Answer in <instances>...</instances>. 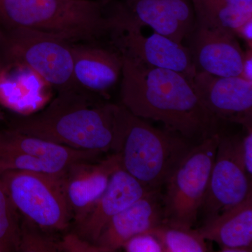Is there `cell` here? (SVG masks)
<instances>
[{
    "label": "cell",
    "mask_w": 252,
    "mask_h": 252,
    "mask_svg": "<svg viewBox=\"0 0 252 252\" xmlns=\"http://www.w3.org/2000/svg\"><path fill=\"white\" fill-rule=\"evenodd\" d=\"M194 144L168 130L156 128L118 104L112 150L121 168L149 191L161 190L168 176Z\"/></svg>",
    "instance_id": "obj_3"
},
{
    "label": "cell",
    "mask_w": 252,
    "mask_h": 252,
    "mask_svg": "<svg viewBox=\"0 0 252 252\" xmlns=\"http://www.w3.org/2000/svg\"><path fill=\"white\" fill-rule=\"evenodd\" d=\"M233 31L195 22L187 36L196 72L219 77L241 75L245 51Z\"/></svg>",
    "instance_id": "obj_12"
},
{
    "label": "cell",
    "mask_w": 252,
    "mask_h": 252,
    "mask_svg": "<svg viewBox=\"0 0 252 252\" xmlns=\"http://www.w3.org/2000/svg\"><path fill=\"white\" fill-rule=\"evenodd\" d=\"M220 136L217 132L194 144L167 177L162 194L165 224L190 229L197 223Z\"/></svg>",
    "instance_id": "obj_5"
},
{
    "label": "cell",
    "mask_w": 252,
    "mask_h": 252,
    "mask_svg": "<svg viewBox=\"0 0 252 252\" xmlns=\"http://www.w3.org/2000/svg\"><path fill=\"white\" fill-rule=\"evenodd\" d=\"M48 87L31 69L11 63L0 73V102L17 111L35 109L45 99Z\"/></svg>",
    "instance_id": "obj_19"
},
{
    "label": "cell",
    "mask_w": 252,
    "mask_h": 252,
    "mask_svg": "<svg viewBox=\"0 0 252 252\" xmlns=\"http://www.w3.org/2000/svg\"><path fill=\"white\" fill-rule=\"evenodd\" d=\"M149 192L133 177L118 167L111 176L105 191L85 218L76 224V234L95 245L101 232L112 217Z\"/></svg>",
    "instance_id": "obj_13"
},
{
    "label": "cell",
    "mask_w": 252,
    "mask_h": 252,
    "mask_svg": "<svg viewBox=\"0 0 252 252\" xmlns=\"http://www.w3.org/2000/svg\"><path fill=\"white\" fill-rule=\"evenodd\" d=\"M235 35L246 41L248 48L252 49V19L249 20L235 30Z\"/></svg>",
    "instance_id": "obj_28"
},
{
    "label": "cell",
    "mask_w": 252,
    "mask_h": 252,
    "mask_svg": "<svg viewBox=\"0 0 252 252\" xmlns=\"http://www.w3.org/2000/svg\"><path fill=\"white\" fill-rule=\"evenodd\" d=\"M122 248L127 252H163L160 241L148 232L134 235L124 243Z\"/></svg>",
    "instance_id": "obj_24"
},
{
    "label": "cell",
    "mask_w": 252,
    "mask_h": 252,
    "mask_svg": "<svg viewBox=\"0 0 252 252\" xmlns=\"http://www.w3.org/2000/svg\"><path fill=\"white\" fill-rule=\"evenodd\" d=\"M119 167V157L114 153L101 161L79 162L68 169L64 175V188L76 224L90 212Z\"/></svg>",
    "instance_id": "obj_14"
},
{
    "label": "cell",
    "mask_w": 252,
    "mask_h": 252,
    "mask_svg": "<svg viewBox=\"0 0 252 252\" xmlns=\"http://www.w3.org/2000/svg\"><path fill=\"white\" fill-rule=\"evenodd\" d=\"M118 104L99 103L74 89L59 92L40 112L15 119L11 128L54 143L100 154L112 150Z\"/></svg>",
    "instance_id": "obj_2"
},
{
    "label": "cell",
    "mask_w": 252,
    "mask_h": 252,
    "mask_svg": "<svg viewBox=\"0 0 252 252\" xmlns=\"http://www.w3.org/2000/svg\"><path fill=\"white\" fill-rule=\"evenodd\" d=\"M19 252H61L59 242L43 235L37 229V225L24 218L21 222V243Z\"/></svg>",
    "instance_id": "obj_23"
},
{
    "label": "cell",
    "mask_w": 252,
    "mask_h": 252,
    "mask_svg": "<svg viewBox=\"0 0 252 252\" xmlns=\"http://www.w3.org/2000/svg\"></svg>",
    "instance_id": "obj_30"
},
{
    "label": "cell",
    "mask_w": 252,
    "mask_h": 252,
    "mask_svg": "<svg viewBox=\"0 0 252 252\" xmlns=\"http://www.w3.org/2000/svg\"><path fill=\"white\" fill-rule=\"evenodd\" d=\"M109 36L114 49L124 57L180 73L190 80L195 74L191 54L188 46L159 33L146 36L144 27L119 3L109 13Z\"/></svg>",
    "instance_id": "obj_8"
},
{
    "label": "cell",
    "mask_w": 252,
    "mask_h": 252,
    "mask_svg": "<svg viewBox=\"0 0 252 252\" xmlns=\"http://www.w3.org/2000/svg\"><path fill=\"white\" fill-rule=\"evenodd\" d=\"M122 4L142 26L181 44L195 26L191 0H124Z\"/></svg>",
    "instance_id": "obj_17"
},
{
    "label": "cell",
    "mask_w": 252,
    "mask_h": 252,
    "mask_svg": "<svg viewBox=\"0 0 252 252\" xmlns=\"http://www.w3.org/2000/svg\"><path fill=\"white\" fill-rule=\"evenodd\" d=\"M61 252H104V250L94 244L79 238L76 233L69 234L59 242Z\"/></svg>",
    "instance_id": "obj_25"
},
{
    "label": "cell",
    "mask_w": 252,
    "mask_h": 252,
    "mask_svg": "<svg viewBox=\"0 0 252 252\" xmlns=\"http://www.w3.org/2000/svg\"><path fill=\"white\" fill-rule=\"evenodd\" d=\"M225 1L233 9L252 17V0H225Z\"/></svg>",
    "instance_id": "obj_27"
},
{
    "label": "cell",
    "mask_w": 252,
    "mask_h": 252,
    "mask_svg": "<svg viewBox=\"0 0 252 252\" xmlns=\"http://www.w3.org/2000/svg\"><path fill=\"white\" fill-rule=\"evenodd\" d=\"M122 56V104L136 117L163 124L195 144L218 132L219 120L180 73Z\"/></svg>",
    "instance_id": "obj_1"
},
{
    "label": "cell",
    "mask_w": 252,
    "mask_h": 252,
    "mask_svg": "<svg viewBox=\"0 0 252 252\" xmlns=\"http://www.w3.org/2000/svg\"><path fill=\"white\" fill-rule=\"evenodd\" d=\"M64 175L12 170L1 174L0 178L24 218L40 228L63 230L73 220Z\"/></svg>",
    "instance_id": "obj_6"
},
{
    "label": "cell",
    "mask_w": 252,
    "mask_h": 252,
    "mask_svg": "<svg viewBox=\"0 0 252 252\" xmlns=\"http://www.w3.org/2000/svg\"><path fill=\"white\" fill-rule=\"evenodd\" d=\"M101 154L54 143L11 128L0 130V175L12 170L64 175L74 164Z\"/></svg>",
    "instance_id": "obj_9"
},
{
    "label": "cell",
    "mask_w": 252,
    "mask_h": 252,
    "mask_svg": "<svg viewBox=\"0 0 252 252\" xmlns=\"http://www.w3.org/2000/svg\"><path fill=\"white\" fill-rule=\"evenodd\" d=\"M241 138V135L220 136L201 208L205 220L241 203L252 191V178L242 157Z\"/></svg>",
    "instance_id": "obj_10"
},
{
    "label": "cell",
    "mask_w": 252,
    "mask_h": 252,
    "mask_svg": "<svg viewBox=\"0 0 252 252\" xmlns=\"http://www.w3.org/2000/svg\"><path fill=\"white\" fill-rule=\"evenodd\" d=\"M195 22L235 32L252 17L239 12L225 0H191Z\"/></svg>",
    "instance_id": "obj_20"
},
{
    "label": "cell",
    "mask_w": 252,
    "mask_h": 252,
    "mask_svg": "<svg viewBox=\"0 0 252 252\" xmlns=\"http://www.w3.org/2000/svg\"><path fill=\"white\" fill-rule=\"evenodd\" d=\"M161 243L163 252H206L210 250L206 240L197 229H184L165 223L148 230Z\"/></svg>",
    "instance_id": "obj_21"
},
{
    "label": "cell",
    "mask_w": 252,
    "mask_h": 252,
    "mask_svg": "<svg viewBox=\"0 0 252 252\" xmlns=\"http://www.w3.org/2000/svg\"><path fill=\"white\" fill-rule=\"evenodd\" d=\"M1 29L24 28L71 44L109 35V14L97 0H0Z\"/></svg>",
    "instance_id": "obj_4"
},
{
    "label": "cell",
    "mask_w": 252,
    "mask_h": 252,
    "mask_svg": "<svg viewBox=\"0 0 252 252\" xmlns=\"http://www.w3.org/2000/svg\"><path fill=\"white\" fill-rule=\"evenodd\" d=\"M76 87L89 94H104L122 77V55L115 49L109 50L95 43L72 44Z\"/></svg>",
    "instance_id": "obj_15"
},
{
    "label": "cell",
    "mask_w": 252,
    "mask_h": 252,
    "mask_svg": "<svg viewBox=\"0 0 252 252\" xmlns=\"http://www.w3.org/2000/svg\"><path fill=\"white\" fill-rule=\"evenodd\" d=\"M162 223V193L160 190H153L112 217L95 245L104 252H116L134 235L148 231Z\"/></svg>",
    "instance_id": "obj_16"
},
{
    "label": "cell",
    "mask_w": 252,
    "mask_h": 252,
    "mask_svg": "<svg viewBox=\"0 0 252 252\" xmlns=\"http://www.w3.org/2000/svg\"><path fill=\"white\" fill-rule=\"evenodd\" d=\"M21 222L18 212L0 178V252H19Z\"/></svg>",
    "instance_id": "obj_22"
},
{
    "label": "cell",
    "mask_w": 252,
    "mask_h": 252,
    "mask_svg": "<svg viewBox=\"0 0 252 252\" xmlns=\"http://www.w3.org/2000/svg\"><path fill=\"white\" fill-rule=\"evenodd\" d=\"M197 230L205 240L218 244L221 252L232 248L252 250V191L241 203L204 220Z\"/></svg>",
    "instance_id": "obj_18"
},
{
    "label": "cell",
    "mask_w": 252,
    "mask_h": 252,
    "mask_svg": "<svg viewBox=\"0 0 252 252\" xmlns=\"http://www.w3.org/2000/svg\"><path fill=\"white\" fill-rule=\"evenodd\" d=\"M199 99L219 121L243 127L252 124V81L240 76L219 77L195 72L189 80Z\"/></svg>",
    "instance_id": "obj_11"
},
{
    "label": "cell",
    "mask_w": 252,
    "mask_h": 252,
    "mask_svg": "<svg viewBox=\"0 0 252 252\" xmlns=\"http://www.w3.org/2000/svg\"><path fill=\"white\" fill-rule=\"evenodd\" d=\"M240 77L249 81H252V49L248 48L245 51V56L243 63Z\"/></svg>",
    "instance_id": "obj_29"
},
{
    "label": "cell",
    "mask_w": 252,
    "mask_h": 252,
    "mask_svg": "<svg viewBox=\"0 0 252 252\" xmlns=\"http://www.w3.org/2000/svg\"><path fill=\"white\" fill-rule=\"evenodd\" d=\"M2 30L0 41L11 63L31 69L59 92L77 89L73 77L72 44L24 28Z\"/></svg>",
    "instance_id": "obj_7"
},
{
    "label": "cell",
    "mask_w": 252,
    "mask_h": 252,
    "mask_svg": "<svg viewBox=\"0 0 252 252\" xmlns=\"http://www.w3.org/2000/svg\"><path fill=\"white\" fill-rule=\"evenodd\" d=\"M243 128L245 133L241 138L242 157L247 173L252 178V126Z\"/></svg>",
    "instance_id": "obj_26"
}]
</instances>
